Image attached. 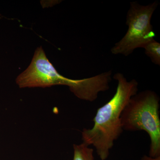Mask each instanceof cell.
I'll use <instances>...</instances> for the list:
<instances>
[{
    "instance_id": "cell-2",
    "label": "cell",
    "mask_w": 160,
    "mask_h": 160,
    "mask_svg": "<svg viewBox=\"0 0 160 160\" xmlns=\"http://www.w3.org/2000/svg\"><path fill=\"white\" fill-rule=\"evenodd\" d=\"M160 98L154 91L144 90L129 100L121 119L123 130L144 131L150 140L149 156H160Z\"/></svg>"
},
{
    "instance_id": "cell-4",
    "label": "cell",
    "mask_w": 160,
    "mask_h": 160,
    "mask_svg": "<svg viewBox=\"0 0 160 160\" xmlns=\"http://www.w3.org/2000/svg\"><path fill=\"white\" fill-rule=\"evenodd\" d=\"M76 80L71 79L60 74L49 62L42 46L35 51L31 63L16 79L20 88H46L62 85L73 87Z\"/></svg>"
},
{
    "instance_id": "cell-6",
    "label": "cell",
    "mask_w": 160,
    "mask_h": 160,
    "mask_svg": "<svg viewBox=\"0 0 160 160\" xmlns=\"http://www.w3.org/2000/svg\"><path fill=\"white\" fill-rule=\"evenodd\" d=\"M145 53L151 59L152 62L160 66V44L153 39L146 44L143 47Z\"/></svg>"
},
{
    "instance_id": "cell-3",
    "label": "cell",
    "mask_w": 160,
    "mask_h": 160,
    "mask_svg": "<svg viewBox=\"0 0 160 160\" xmlns=\"http://www.w3.org/2000/svg\"><path fill=\"white\" fill-rule=\"evenodd\" d=\"M158 6L157 1L146 6L136 2L130 3L126 15L128 30L122 38L111 48L112 54L128 56L136 49L143 48L146 44L154 39L156 35L151 20Z\"/></svg>"
},
{
    "instance_id": "cell-1",
    "label": "cell",
    "mask_w": 160,
    "mask_h": 160,
    "mask_svg": "<svg viewBox=\"0 0 160 160\" xmlns=\"http://www.w3.org/2000/svg\"><path fill=\"white\" fill-rule=\"evenodd\" d=\"M113 78L118 82L114 96L98 109L91 129L85 128L82 132L83 142L93 146L102 160L108 158L115 141L123 132L121 114L129 100L138 90L139 84L136 80L128 81L120 72L115 74Z\"/></svg>"
},
{
    "instance_id": "cell-5",
    "label": "cell",
    "mask_w": 160,
    "mask_h": 160,
    "mask_svg": "<svg viewBox=\"0 0 160 160\" xmlns=\"http://www.w3.org/2000/svg\"><path fill=\"white\" fill-rule=\"evenodd\" d=\"M85 143L73 144V158L72 160H94V150Z\"/></svg>"
},
{
    "instance_id": "cell-8",
    "label": "cell",
    "mask_w": 160,
    "mask_h": 160,
    "mask_svg": "<svg viewBox=\"0 0 160 160\" xmlns=\"http://www.w3.org/2000/svg\"><path fill=\"white\" fill-rule=\"evenodd\" d=\"M1 18V14H0V18Z\"/></svg>"
},
{
    "instance_id": "cell-7",
    "label": "cell",
    "mask_w": 160,
    "mask_h": 160,
    "mask_svg": "<svg viewBox=\"0 0 160 160\" xmlns=\"http://www.w3.org/2000/svg\"><path fill=\"white\" fill-rule=\"evenodd\" d=\"M140 160H160V156L157 158H152L149 156L144 155Z\"/></svg>"
}]
</instances>
